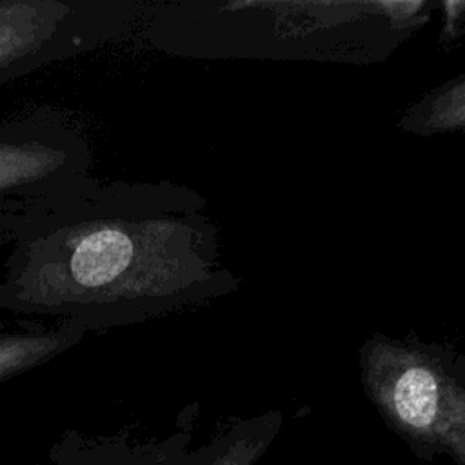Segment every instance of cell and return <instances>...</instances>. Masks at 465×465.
I'll use <instances>...</instances> for the list:
<instances>
[{
    "label": "cell",
    "mask_w": 465,
    "mask_h": 465,
    "mask_svg": "<svg viewBox=\"0 0 465 465\" xmlns=\"http://www.w3.org/2000/svg\"><path fill=\"white\" fill-rule=\"evenodd\" d=\"M360 376L391 430L418 454L465 465V360L416 336L374 332L360 347Z\"/></svg>",
    "instance_id": "3957f363"
},
{
    "label": "cell",
    "mask_w": 465,
    "mask_h": 465,
    "mask_svg": "<svg viewBox=\"0 0 465 465\" xmlns=\"http://www.w3.org/2000/svg\"><path fill=\"white\" fill-rule=\"evenodd\" d=\"M405 133L430 136L438 133H460L465 127V74L434 87L411 105L398 124Z\"/></svg>",
    "instance_id": "52a82bcc"
},
{
    "label": "cell",
    "mask_w": 465,
    "mask_h": 465,
    "mask_svg": "<svg viewBox=\"0 0 465 465\" xmlns=\"http://www.w3.org/2000/svg\"><path fill=\"white\" fill-rule=\"evenodd\" d=\"M143 9L136 0L0 2V73L102 45L129 29Z\"/></svg>",
    "instance_id": "277c9868"
},
{
    "label": "cell",
    "mask_w": 465,
    "mask_h": 465,
    "mask_svg": "<svg viewBox=\"0 0 465 465\" xmlns=\"http://www.w3.org/2000/svg\"><path fill=\"white\" fill-rule=\"evenodd\" d=\"M430 9L427 0H178L145 4L143 15L149 44L167 54L371 64L421 29Z\"/></svg>",
    "instance_id": "7a4b0ae2"
},
{
    "label": "cell",
    "mask_w": 465,
    "mask_h": 465,
    "mask_svg": "<svg viewBox=\"0 0 465 465\" xmlns=\"http://www.w3.org/2000/svg\"><path fill=\"white\" fill-rule=\"evenodd\" d=\"M49 465H124V443L69 430L51 447Z\"/></svg>",
    "instance_id": "ba28073f"
},
{
    "label": "cell",
    "mask_w": 465,
    "mask_h": 465,
    "mask_svg": "<svg viewBox=\"0 0 465 465\" xmlns=\"http://www.w3.org/2000/svg\"><path fill=\"white\" fill-rule=\"evenodd\" d=\"M205 207L180 183L87 176L11 218L18 240L0 305L94 331L231 294L240 282Z\"/></svg>",
    "instance_id": "6da1fadb"
},
{
    "label": "cell",
    "mask_w": 465,
    "mask_h": 465,
    "mask_svg": "<svg viewBox=\"0 0 465 465\" xmlns=\"http://www.w3.org/2000/svg\"><path fill=\"white\" fill-rule=\"evenodd\" d=\"M85 329L62 322L51 331L0 338V381L25 372L67 351L85 336Z\"/></svg>",
    "instance_id": "8992f818"
},
{
    "label": "cell",
    "mask_w": 465,
    "mask_h": 465,
    "mask_svg": "<svg viewBox=\"0 0 465 465\" xmlns=\"http://www.w3.org/2000/svg\"><path fill=\"white\" fill-rule=\"evenodd\" d=\"M91 147L74 127L40 118L0 131V209L20 214L89 176ZM11 216V218H13Z\"/></svg>",
    "instance_id": "5b68a950"
}]
</instances>
